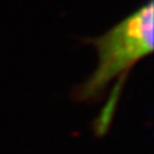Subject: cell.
I'll return each mask as SVG.
<instances>
[{
    "label": "cell",
    "mask_w": 154,
    "mask_h": 154,
    "mask_svg": "<svg viewBox=\"0 0 154 154\" xmlns=\"http://www.w3.org/2000/svg\"><path fill=\"white\" fill-rule=\"evenodd\" d=\"M98 51V66L76 90L80 100H93L102 95L116 79L152 54L154 46V7L148 0L140 8L118 22L109 31L90 41Z\"/></svg>",
    "instance_id": "6da1fadb"
}]
</instances>
